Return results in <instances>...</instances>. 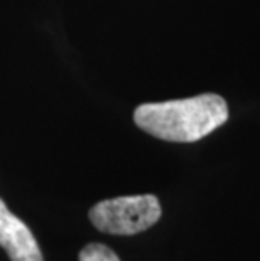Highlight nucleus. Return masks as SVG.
Masks as SVG:
<instances>
[{
	"label": "nucleus",
	"instance_id": "nucleus-1",
	"mask_svg": "<svg viewBox=\"0 0 260 261\" xmlns=\"http://www.w3.org/2000/svg\"><path fill=\"white\" fill-rule=\"evenodd\" d=\"M226 120V101L213 93L162 103H144L134 112V121L140 130L160 140L178 143L201 140Z\"/></svg>",
	"mask_w": 260,
	"mask_h": 261
},
{
	"label": "nucleus",
	"instance_id": "nucleus-2",
	"mask_svg": "<svg viewBox=\"0 0 260 261\" xmlns=\"http://www.w3.org/2000/svg\"><path fill=\"white\" fill-rule=\"evenodd\" d=\"M162 209L151 194L107 199L90 209V221L98 231L130 236L149 229L159 221Z\"/></svg>",
	"mask_w": 260,
	"mask_h": 261
},
{
	"label": "nucleus",
	"instance_id": "nucleus-3",
	"mask_svg": "<svg viewBox=\"0 0 260 261\" xmlns=\"http://www.w3.org/2000/svg\"><path fill=\"white\" fill-rule=\"evenodd\" d=\"M0 246L7 251L10 261H42L34 234L22 221L7 209L0 199Z\"/></svg>",
	"mask_w": 260,
	"mask_h": 261
},
{
	"label": "nucleus",
	"instance_id": "nucleus-4",
	"mask_svg": "<svg viewBox=\"0 0 260 261\" xmlns=\"http://www.w3.org/2000/svg\"><path fill=\"white\" fill-rule=\"evenodd\" d=\"M80 261H120V258L105 244L91 243L81 249Z\"/></svg>",
	"mask_w": 260,
	"mask_h": 261
}]
</instances>
